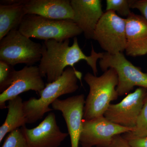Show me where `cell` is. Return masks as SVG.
Masks as SVG:
<instances>
[{"label":"cell","mask_w":147,"mask_h":147,"mask_svg":"<svg viewBox=\"0 0 147 147\" xmlns=\"http://www.w3.org/2000/svg\"><path fill=\"white\" fill-rule=\"evenodd\" d=\"M84 79L89 86L90 90L85 102L83 119L90 120L104 116L111 102L118 98L117 71L110 68L99 76L88 72Z\"/></svg>","instance_id":"cell-3"},{"label":"cell","mask_w":147,"mask_h":147,"mask_svg":"<svg viewBox=\"0 0 147 147\" xmlns=\"http://www.w3.org/2000/svg\"><path fill=\"white\" fill-rule=\"evenodd\" d=\"M82 76V72L69 67L59 79L46 84L38 93L39 98L31 97L24 101L27 123H35L42 119L45 113L53 110L49 106L61 96L76 91L79 88L78 80L81 81Z\"/></svg>","instance_id":"cell-2"},{"label":"cell","mask_w":147,"mask_h":147,"mask_svg":"<svg viewBox=\"0 0 147 147\" xmlns=\"http://www.w3.org/2000/svg\"><path fill=\"white\" fill-rule=\"evenodd\" d=\"M16 70L13 66L0 61V92H3L12 84Z\"/></svg>","instance_id":"cell-19"},{"label":"cell","mask_w":147,"mask_h":147,"mask_svg":"<svg viewBox=\"0 0 147 147\" xmlns=\"http://www.w3.org/2000/svg\"><path fill=\"white\" fill-rule=\"evenodd\" d=\"M2 147H29L22 128L16 129L8 133Z\"/></svg>","instance_id":"cell-20"},{"label":"cell","mask_w":147,"mask_h":147,"mask_svg":"<svg viewBox=\"0 0 147 147\" xmlns=\"http://www.w3.org/2000/svg\"><path fill=\"white\" fill-rule=\"evenodd\" d=\"M42 78L37 66L26 65L16 71L10 86L0 94L1 109L7 108V101L19 96L24 92L33 90L38 94L45 87Z\"/></svg>","instance_id":"cell-12"},{"label":"cell","mask_w":147,"mask_h":147,"mask_svg":"<svg viewBox=\"0 0 147 147\" xmlns=\"http://www.w3.org/2000/svg\"><path fill=\"white\" fill-rule=\"evenodd\" d=\"M18 30L30 38L64 41L83 33L72 20L49 19L35 14H26Z\"/></svg>","instance_id":"cell-4"},{"label":"cell","mask_w":147,"mask_h":147,"mask_svg":"<svg viewBox=\"0 0 147 147\" xmlns=\"http://www.w3.org/2000/svg\"><path fill=\"white\" fill-rule=\"evenodd\" d=\"M130 7L139 10L147 21V0H131Z\"/></svg>","instance_id":"cell-22"},{"label":"cell","mask_w":147,"mask_h":147,"mask_svg":"<svg viewBox=\"0 0 147 147\" xmlns=\"http://www.w3.org/2000/svg\"><path fill=\"white\" fill-rule=\"evenodd\" d=\"M99 65L104 72L110 68L117 71L119 80L117 91L119 96L127 94L135 86L147 89V74L134 65L122 53L115 55L104 53Z\"/></svg>","instance_id":"cell-6"},{"label":"cell","mask_w":147,"mask_h":147,"mask_svg":"<svg viewBox=\"0 0 147 147\" xmlns=\"http://www.w3.org/2000/svg\"><path fill=\"white\" fill-rule=\"evenodd\" d=\"M127 141L131 147H147V137Z\"/></svg>","instance_id":"cell-24"},{"label":"cell","mask_w":147,"mask_h":147,"mask_svg":"<svg viewBox=\"0 0 147 147\" xmlns=\"http://www.w3.org/2000/svg\"><path fill=\"white\" fill-rule=\"evenodd\" d=\"M147 96V89L139 87L120 102L110 104L104 116L113 123L133 129Z\"/></svg>","instance_id":"cell-8"},{"label":"cell","mask_w":147,"mask_h":147,"mask_svg":"<svg viewBox=\"0 0 147 147\" xmlns=\"http://www.w3.org/2000/svg\"><path fill=\"white\" fill-rule=\"evenodd\" d=\"M106 147H131L128 141L121 135H116L113 137L110 144Z\"/></svg>","instance_id":"cell-23"},{"label":"cell","mask_w":147,"mask_h":147,"mask_svg":"<svg viewBox=\"0 0 147 147\" xmlns=\"http://www.w3.org/2000/svg\"><path fill=\"white\" fill-rule=\"evenodd\" d=\"M125 25V18L114 11H106L96 27L92 39L106 53L111 55L122 53L126 47Z\"/></svg>","instance_id":"cell-7"},{"label":"cell","mask_w":147,"mask_h":147,"mask_svg":"<svg viewBox=\"0 0 147 147\" xmlns=\"http://www.w3.org/2000/svg\"><path fill=\"white\" fill-rule=\"evenodd\" d=\"M24 131L29 147H59L69 135L62 132L57 125L56 115L50 113L35 127H21Z\"/></svg>","instance_id":"cell-11"},{"label":"cell","mask_w":147,"mask_h":147,"mask_svg":"<svg viewBox=\"0 0 147 147\" xmlns=\"http://www.w3.org/2000/svg\"><path fill=\"white\" fill-rule=\"evenodd\" d=\"M131 0H107L106 11H114L119 15L127 17L131 13Z\"/></svg>","instance_id":"cell-21"},{"label":"cell","mask_w":147,"mask_h":147,"mask_svg":"<svg viewBox=\"0 0 147 147\" xmlns=\"http://www.w3.org/2000/svg\"><path fill=\"white\" fill-rule=\"evenodd\" d=\"M132 129L113 123L104 116L90 120L83 119L80 143L82 145L92 147H106L115 136Z\"/></svg>","instance_id":"cell-9"},{"label":"cell","mask_w":147,"mask_h":147,"mask_svg":"<svg viewBox=\"0 0 147 147\" xmlns=\"http://www.w3.org/2000/svg\"><path fill=\"white\" fill-rule=\"evenodd\" d=\"M26 0H1L2 5H11L16 4H24Z\"/></svg>","instance_id":"cell-25"},{"label":"cell","mask_w":147,"mask_h":147,"mask_svg":"<svg viewBox=\"0 0 147 147\" xmlns=\"http://www.w3.org/2000/svg\"><path fill=\"white\" fill-rule=\"evenodd\" d=\"M125 53L132 57L147 54V21L142 15L131 12L125 18Z\"/></svg>","instance_id":"cell-14"},{"label":"cell","mask_w":147,"mask_h":147,"mask_svg":"<svg viewBox=\"0 0 147 147\" xmlns=\"http://www.w3.org/2000/svg\"><path fill=\"white\" fill-rule=\"evenodd\" d=\"M24 6L26 14L53 20H73L74 11L69 0H26Z\"/></svg>","instance_id":"cell-15"},{"label":"cell","mask_w":147,"mask_h":147,"mask_svg":"<svg viewBox=\"0 0 147 147\" xmlns=\"http://www.w3.org/2000/svg\"><path fill=\"white\" fill-rule=\"evenodd\" d=\"M122 137L127 141L147 137V96L135 127L131 131L124 134Z\"/></svg>","instance_id":"cell-18"},{"label":"cell","mask_w":147,"mask_h":147,"mask_svg":"<svg viewBox=\"0 0 147 147\" xmlns=\"http://www.w3.org/2000/svg\"><path fill=\"white\" fill-rule=\"evenodd\" d=\"M7 116L0 127V143L7 133L26 126L27 119L24 110V102L20 96L9 100Z\"/></svg>","instance_id":"cell-16"},{"label":"cell","mask_w":147,"mask_h":147,"mask_svg":"<svg viewBox=\"0 0 147 147\" xmlns=\"http://www.w3.org/2000/svg\"><path fill=\"white\" fill-rule=\"evenodd\" d=\"M69 43V39L62 42L49 40L42 42V57L38 66L41 76L46 77L47 83L59 79L66 67L75 69L74 65L82 60L86 61L94 75L97 76V62L102 57L104 53H96L92 46L90 55L87 56L80 48L76 37L74 38L71 46Z\"/></svg>","instance_id":"cell-1"},{"label":"cell","mask_w":147,"mask_h":147,"mask_svg":"<svg viewBox=\"0 0 147 147\" xmlns=\"http://www.w3.org/2000/svg\"><path fill=\"white\" fill-rule=\"evenodd\" d=\"M82 147H92L88 146H86V145H82Z\"/></svg>","instance_id":"cell-26"},{"label":"cell","mask_w":147,"mask_h":147,"mask_svg":"<svg viewBox=\"0 0 147 147\" xmlns=\"http://www.w3.org/2000/svg\"><path fill=\"white\" fill-rule=\"evenodd\" d=\"M100 0H71L73 21L87 39H92L96 27L104 12Z\"/></svg>","instance_id":"cell-13"},{"label":"cell","mask_w":147,"mask_h":147,"mask_svg":"<svg viewBox=\"0 0 147 147\" xmlns=\"http://www.w3.org/2000/svg\"><path fill=\"white\" fill-rule=\"evenodd\" d=\"M85 102V95L81 94L63 100L58 98L51 105L53 110L61 112L70 137L71 147H79Z\"/></svg>","instance_id":"cell-10"},{"label":"cell","mask_w":147,"mask_h":147,"mask_svg":"<svg viewBox=\"0 0 147 147\" xmlns=\"http://www.w3.org/2000/svg\"><path fill=\"white\" fill-rule=\"evenodd\" d=\"M42 44L34 42L17 29L11 31L0 40V61L12 66H31L40 61Z\"/></svg>","instance_id":"cell-5"},{"label":"cell","mask_w":147,"mask_h":147,"mask_svg":"<svg viewBox=\"0 0 147 147\" xmlns=\"http://www.w3.org/2000/svg\"><path fill=\"white\" fill-rule=\"evenodd\" d=\"M24 4L0 5V40L11 31L19 28L26 15Z\"/></svg>","instance_id":"cell-17"}]
</instances>
